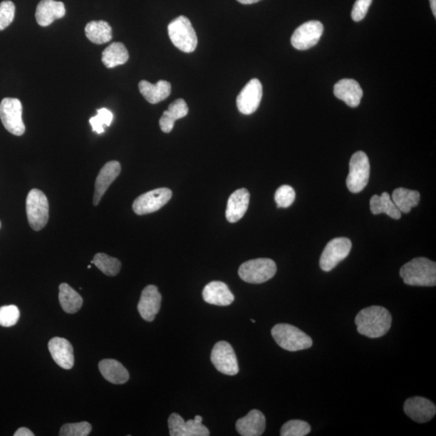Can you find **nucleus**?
<instances>
[{
  "label": "nucleus",
  "instance_id": "obj_28",
  "mask_svg": "<svg viewBox=\"0 0 436 436\" xmlns=\"http://www.w3.org/2000/svg\"><path fill=\"white\" fill-rule=\"evenodd\" d=\"M129 60V52L124 44L113 42L102 53V62L107 68H114L123 65Z\"/></svg>",
  "mask_w": 436,
  "mask_h": 436
},
{
  "label": "nucleus",
  "instance_id": "obj_38",
  "mask_svg": "<svg viewBox=\"0 0 436 436\" xmlns=\"http://www.w3.org/2000/svg\"><path fill=\"white\" fill-rule=\"evenodd\" d=\"M15 4L9 0L0 4V31L8 28L15 18Z\"/></svg>",
  "mask_w": 436,
  "mask_h": 436
},
{
  "label": "nucleus",
  "instance_id": "obj_11",
  "mask_svg": "<svg viewBox=\"0 0 436 436\" xmlns=\"http://www.w3.org/2000/svg\"><path fill=\"white\" fill-rule=\"evenodd\" d=\"M351 242L347 238H336L327 244L321 256L319 264L324 271H331L348 256Z\"/></svg>",
  "mask_w": 436,
  "mask_h": 436
},
{
  "label": "nucleus",
  "instance_id": "obj_33",
  "mask_svg": "<svg viewBox=\"0 0 436 436\" xmlns=\"http://www.w3.org/2000/svg\"><path fill=\"white\" fill-rule=\"evenodd\" d=\"M311 431L310 424L302 420H290L281 430V436H306Z\"/></svg>",
  "mask_w": 436,
  "mask_h": 436
},
{
  "label": "nucleus",
  "instance_id": "obj_43",
  "mask_svg": "<svg viewBox=\"0 0 436 436\" xmlns=\"http://www.w3.org/2000/svg\"><path fill=\"white\" fill-rule=\"evenodd\" d=\"M251 322H252V323H256V321H254V319H251Z\"/></svg>",
  "mask_w": 436,
  "mask_h": 436
},
{
  "label": "nucleus",
  "instance_id": "obj_12",
  "mask_svg": "<svg viewBox=\"0 0 436 436\" xmlns=\"http://www.w3.org/2000/svg\"><path fill=\"white\" fill-rule=\"evenodd\" d=\"M323 24L317 21H308L296 28L291 43L299 51H306L318 44L323 33Z\"/></svg>",
  "mask_w": 436,
  "mask_h": 436
},
{
  "label": "nucleus",
  "instance_id": "obj_5",
  "mask_svg": "<svg viewBox=\"0 0 436 436\" xmlns=\"http://www.w3.org/2000/svg\"><path fill=\"white\" fill-rule=\"evenodd\" d=\"M276 264L271 259H256L242 264L239 275L242 281L250 284L266 282L276 274Z\"/></svg>",
  "mask_w": 436,
  "mask_h": 436
},
{
  "label": "nucleus",
  "instance_id": "obj_1",
  "mask_svg": "<svg viewBox=\"0 0 436 436\" xmlns=\"http://www.w3.org/2000/svg\"><path fill=\"white\" fill-rule=\"evenodd\" d=\"M355 323L360 335L371 338H380L389 332L392 316L385 308L373 306L360 311L355 317Z\"/></svg>",
  "mask_w": 436,
  "mask_h": 436
},
{
  "label": "nucleus",
  "instance_id": "obj_14",
  "mask_svg": "<svg viewBox=\"0 0 436 436\" xmlns=\"http://www.w3.org/2000/svg\"><path fill=\"white\" fill-rule=\"evenodd\" d=\"M263 86L257 78L248 82L237 97V107L239 112L251 115L256 112L261 102Z\"/></svg>",
  "mask_w": 436,
  "mask_h": 436
},
{
  "label": "nucleus",
  "instance_id": "obj_29",
  "mask_svg": "<svg viewBox=\"0 0 436 436\" xmlns=\"http://www.w3.org/2000/svg\"><path fill=\"white\" fill-rule=\"evenodd\" d=\"M59 302L66 313H76L83 306L82 296L68 284L63 283L59 286Z\"/></svg>",
  "mask_w": 436,
  "mask_h": 436
},
{
  "label": "nucleus",
  "instance_id": "obj_42",
  "mask_svg": "<svg viewBox=\"0 0 436 436\" xmlns=\"http://www.w3.org/2000/svg\"><path fill=\"white\" fill-rule=\"evenodd\" d=\"M430 4H431L432 14L435 18H436V0H430Z\"/></svg>",
  "mask_w": 436,
  "mask_h": 436
},
{
  "label": "nucleus",
  "instance_id": "obj_36",
  "mask_svg": "<svg viewBox=\"0 0 436 436\" xmlns=\"http://www.w3.org/2000/svg\"><path fill=\"white\" fill-rule=\"evenodd\" d=\"M296 192L292 187L282 185L276 190L275 201L278 208H288L295 201Z\"/></svg>",
  "mask_w": 436,
  "mask_h": 436
},
{
  "label": "nucleus",
  "instance_id": "obj_2",
  "mask_svg": "<svg viewBox=\"0 0 436 436\" xmlns=\"http://www.w3.org/2000/svg\"><path fill=\"white\" fill-rule=\"evenodd\" d=\"M400 276L408 286L433 287L436 286V264L427 258H415L402 266Z\"/></svg>",
  "mask_w": 436,
  "mask_h": 436
},
{
  "label": "nucleus",
  "instance_id": "obj_20",
  "mask_svg": "<svg viewBox=\"0 0 436 436\" xmlns=\"http://www.w3.org/2000/svg\"><path fill=\"white\" fill-rule=\"evenodd\" d=\"M203 299L211 305L227 306L232 305L234 296L225 283L212 281L206 286L202 293Z\"/></svg>",
  "mask_w": 436,
  "mask_h": 436
},
{
  "label": "nucleus",
  "instance_id": "obj_19",
  "mask_svg": "<svg viewBox=\"0 0 436 436\" xmlns=\"http://www.w3.org/2000/svg\"><path fill=\"white\" fill-rule=\"evenodd\" d=\"M65 5L56 0H41L36 10V20L39 26L46 27L56 20L64 17Z\"/></svg>",
  "mask_w": 436,
  "mask_h": 436
},
{
  "label": "nucleus",
  "instance_id": "obj_23",
  "mask_svg": "<svg viewBox=\"0 0 436 436\" xmlns=\"http://www.w3.org/2000/svg\"><path fill=\"white\" fill-rule=\"evenodd\" d=\"M249 202V192L246 189L235 191L228 199L226 212L227 221L230 223L239 222L245 215Z\"/></svg>",
  "mask_w": 436,
  "mask_h": 436
},
{
  "label": "nucleus",
  "instance_id": "obj_26",
  "mask_svg": "<svg viewBox=\"0 0 436 436\" xmlns=\"http://www.w3.org/2000/svg\"><path fill=\"white\" fill-rule=\"evenodd\" d=\"M189 113V107L183 99H178L169 105L167 111L163 113L160 120V125L163 133L171 132L175 121L183 118Z\"/></svg>",
  "mask_w": 436,
  "mask_h": 436
},
{
  "label": "nucleus",
  "instance_id": "obj_18",
  "mask_svg": "<svg viewBox=\"0 0 436 436\" xmlns=\"http://www.w3.org/2000/svg\"><path fill=\"white\" fill-rule=\"evenodd\" d=\"M121 167L118 161H110L103 167L97 177L93 197L94 205H98L101 198L105 195L109 186L116 180L120 173Z\"/></svg>",
  "mask_w": 436,
  "mask_h": 436
},
{
  "label": "nucleus",
  "instance_id": "obj_6",
  "mask_svg": "<svg viewBox=\"0 0 436 436\" xmlns=\"http://www.w3.org/2000/svg\"><path fill=\"white\" fill-rule=\"evenodd\" d=\"M370 177V163L363 151H358L351 157L349 163V174L347 187L353 193H359L365 190Z\"/></svg>",
  "mask_w": 436,
  "mask_h": 436
},
{
  "label": "nucleus",
  "instance_id": "obj_9",
  "mask_svg": "<svg viewBox=\"0 0 436 436\" xmlns=\"http://www.w3.org/2000/svg\"><path fill=\"white\" fill-rule=\"evenodd\" d=\"M211 361L218 372L228 375H237L239 372L237 356L232 345L226 341L214 345L211 353Z\"/></svg>",
  "mask_w": 436,
  "mask_h": 436
},
{
  "label": "nucleus",
  "instance_id": "obj_25",
  "mask_svg": "<svg viewBox=\"0 0 436 436\" xmlns=\"http://www.w3.org/2000/svg\"><path fill=\"white\" fill-rule=\"evenodd\" d=\"M99 369L103 377L113 384H125L130 379L129 372L116 360H103L99 363Z\"/></svg>",
  "mask_w": 436,
  "mask_h": 436
},
{
  "label": "nucleus",
  "instance_id": "obj_17",
  "mask_svg": "<svg viewBox=\"0 0 436 436\" xmlns=\"http://www.w3.org/2000/svg\"><path fill=\"white\" fill-rule=\"evenodd\" d=\"M48 351L57 365L64 369H71L75 365L74 348L64 338L56 337L48 344Z\"/></svg>",
  "mask_w": 436,
  "mask_h": 436
},
{
  "label": "nucleus",
  "instance_id": "obj_40",
  "mask_svg": "<svg viewBox=\"0 0 436 436\" xmlns=\"http://www.w3.org/2000/svg\"><path fill=\"white\" fill-rule=\"evenodd\" d=\"M15 436H34L33 432L26 427H21L14 434Z\"/></svg>",
  "mask_w": 436,
  "mask_h": 436
},
{
  "label": "nucleus",
  "instance_id": "obj_3",
  "mask_svg": "<svg viewBox=\"0 0 436 436\" xmlns=\"http://www.w3.org/2000/svg\"><path fill=\"white\" fill-rule=\"evenodd\" d=\"M271 336L281 348L289 351L306 350L312 347V338L298 327L281 323L271 329Z\"/></svg>",
  "mask_w": 436,
  "mask_h": 436
},
{
  "label": "nucleus",
  "instance_id": "obj_13",
  "mask_svg": "<svg viewBox=\"0 0 436 436\" xmlns=\"http://www.w3.org/2000/svg\"><path fill=\"white\" fill-rule=\"evenodd\" d=\"M202 417L185 422L180 415L173 413L168 419V427L171 436H208L209 431L202 424Z\"/></svg>",
  "mask_w": 436,
  "mask_h": 436
},
{
  "label": "nucleus",
  "instance_id": "obj_10",
  "mask_svg": "<svg viewBox=\"0 0 436 436\" xmlns=\"http://www.w3.org/2000/svg\"><path fill=\"white\" fill-rule=\"evenodd\" d=\"M172 192L167 187H161L142 194L133 204V209L137 215L155 213L172 199Z\"/></svg>",
  "mask_w": 436,
  "mask_h": 436
},
{
  "label": "nucleus",
  "instance_id": "obj_27",
  "mask_svg": "<svg viewBox=\"0 0 436 436\" xmlns=\"http://www.w3.org/2000/svg\"><path fill=\"white\" fill-rule=\"evenodd\" d=\"M370 209L375 215L385 214L395 220L400 219L402 217L401 211L393 202L388 192H383L381 196H373L370 199Z\"/></svg>",
  "mask_w": 436,
  "mask_h": 436
},
{
  "label": "nucleus",
  "instance_id": "obj_37",
  "mask_svg": "<svg viewBox=\"0 0 436 436\" xmlns=\"http://www.w3.org/2000/svg\"><path fill=\"white\" fill-rule=\"evenodd\" d=\"M20 311L14 305L0 308V326L10 327L17 323L20 318Z\"/></svg>",
  "mask_w": 436,
  "mask_h": 436
},
{
  "label": "nucleus",
  "instance_id": "obj_7",
  "mask_svg": "<svg viewBox=\"0 0 436 436\" xmlns=\"http://www.w3.org/2000/svg\"><path fill=\"white\" fill-rule=\"evenodd\" d=\"M26 213L30 227L35 232L43 229L48 220V202L44 192L32 190L26 199Z\"/></svg>",
  "mask_w": 436,
  "mask_h": 436
},
{
  "label": "nucleus",
  "instance_id": "obj_15",
  "mask_svg": "<svg viewBox=\"0 0 436 436\" xmlns=\"http://www.w3.org/2000/svg\"><path fill=\"white\" fill-rule=\"evenodd\" d=\"M404 411L412 420L424 423L433 419L436 408L435 405L427 398L414 397L405 402Z\"/></svg>",
  "mask_w": 436,
  "mask_h": 436
},
{
  "label": "nucleus",
  "instance_id": "obj_31",
  "mask_svg": "<svg viewBox=\"0 0 436 436\" xmlns=\"http://www.w3.org/2000/svg\"><path fill=\"white\" fill-rule=\"evenodd\" d=\"M85 33L87 38L95 44H105L113 38L112 28L104 21H90L86 28Z\"/></svg>",
  "mask_w": 436,
  "mask_h": 436
},
{
  "label": "nucleus",
  "instance_id": "obj_30",
  "mask_svg": "<svg viewBox=\"0 0 436 436\" xmlns=\"http://www.w3.org/2000/svg\"><path fill=\"white\" fill-rule=\"evenodd\" d=\"M392 201L401 213L409 214L420 202V193L417 191L399 187L393 192Z\"/></svg>",
  "mask_w": 436,
  "mask_h": 436
},
{
  "label": "nucleus",
  "instance_id": "obj_41",
  "mask_svg": "<svg viewBox=\"0 0 436 436\" xmlns=\"http://www.w3.org/2000/svg\"><path fill=\"white\" fill-rule=\"evenodd\" d=\"M237 1L242 4H252L261 1V0H237Z\"/></svg>",
  "mask_w": 436,
  "mask_h": 436
},
{
  "label": "nucleus",
  "instance_id": "obj_4",
  "mask_svg": "<svg viewBox=\"0 0 436 436\" xmlns=\"http://www.w3.org/2000/svg\"><path fill=\"white\" fill-rule=\"evenodd\" d=\"M168 34L173 45L185 53H192L197 46V36L192 24L185 16H180L169 24Z\"/></svg>",
  "mask_w": 436,
  "mask_h": 436
},
{
  "label": "nucleus",
  "instance_id": "obj_22",
  "mask_svg": "<svg viewBox=\"0 0 436 436\" xmlns=\"http://www.w3.org/2000/svg\"><path fill=\"white\" fill-rule=\"evenodd\" d=\"M334 94L338 99L346 103L349 107L356 108L360 104L363 90L358 82L344 78L335 85Z\"/></svg>",
  "mask_w": 436,
  "mask_h": 436
},
{
  "label": "nucleus",
  "instance_id": "obj_8",
  "mask_svg": "<svg viewBox=\"0 0 436 436\" xmlns=\"http://www.w3.org/2000/svg\"><path fill=\"white\" fill-rule=\"evenodd\" d=\"M22 113V104L18 99L5 98L0 103V119L11 135L21 136L26 132Z\"/></svg>",
  "mask_w": 436,
  "mask_h": 436
},
{
  "label": "nucleus",
  "instance_id": "obj_44",
  "mask_svg": "<svg viewBox=\"0 0 436 436\" xmlns=\"http://www.w3.org/2000/svg\"><path fill=\"white\" fill-rule=\"evenodd\" d=\"M0 228H1V222H0Z\"/></svg>",
  "mask_w": 436,
  "mask_h": 436
},
{
  "label": "nucleus",
  "instance_id": "obj_39",
  "mask_svg": "<svg viewBox=\"0 0 436 436\" xmlns=\"http://www.w3.org/2000/svg\"><path fill=\"white\" fill-rule=\"evenodd\" d=\"M372 2L373 0H356L353 11H351L353 20L359 22L365 19Z\"/></svg>",
  "mask_w": 436,
  "mask_h": 436
},
{
  "label": "nucleus",
  "instance_id": "obj_35",
  "mask_svg": "<svg viewBox=\"0 0 436 436\" xmlns=\"http://www.w3.org/2000/svg\"><path fill=\"white\" fill-rule=\"evenodd\" d=\"M93 427L88 422L66 423L61 427L60 436H87L92 432Z\"/></svg>",
  "mask_w": 436,
  "mask_h": 436
},
{
  "label": "nucleus",
  "instance_id": "obj_21",
  "mask_svg": "<svg viewBox=\"0 0 436 436\" xmlns=\"http://www.w3.org/2000/svg\"><path fill=\"white\" fill-rule=\"evenodd\" d=\"M266 428V419L261 411L252 410L236 422V430L242 436L262 435Z\"/></svg>",
  "mask_w": 436,
  "mask_h": 436
},
{
  "label": "nucleus",
  "instance_id": "obj_34",
  "mask_svg": "<svg viewBox=\"0 0 436 436\" xmlns=\"http://www.w3.org/2000/svg\"><path fill=\"white\" fill-rule=\"evenodd\" d=\"M113 120V114L108 109L103 108L97 110V115L90 119L89 123L93 130L98 135L105 132V126H110Z\"/></svg>",
  "mask_w": 436,
  "mask_h": 436
},
{
  "label": "nucleus",
  "instance_id": "obj_16",
  "mask_svg": "<svg viewBox=\"0 0 436 436\" xmlns=\"http://www.w3.org/2000/svg\"><path fill=\"white\" fill-rule=\"evenodd\" d=\"M162 296L155 286L145 287L138 302L137 310L147 322H153L161 307Z\"/></svg>",
  "mask_w": 436,
  "mask_h": 436
},
{
  "label": "nucleus",
  "instance_id": "obj_24",
  "mask_svg": "<svg viewBox=\"0 0 436 436\" xmlns=\"http://www.w3.org/2000/svg\"><path fill=\"white\" fill-rule=\"evenodd\" d=\"M138 88L144 98L153 105L165 100L172 93L171 83L165 81H160L155 84L142 81Z\"/></svg>",
  "mask_w": 436,
  "mask_h": 436
},
{
  "label": "nucleus",
  "instance_id": "obj_32",
  "mask_svg": "<svg viewBox=\"0 0 436 436\" xmlns=\"http://www.w3.org/2000/svg\"><path fill=\"white\" fill-rule=\"evenodd\" d=\"M93 261L97 268L108 276H117L121 268V263L118 259L104 253L96 254Z\"/></svg>",
  "mask_w": 436,
  "mask_h": 436
}]
</instances>
